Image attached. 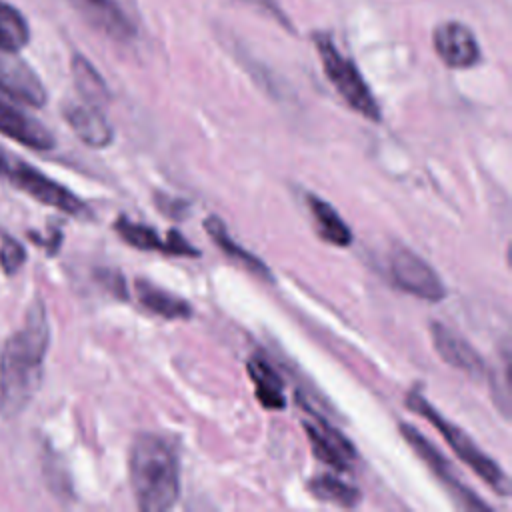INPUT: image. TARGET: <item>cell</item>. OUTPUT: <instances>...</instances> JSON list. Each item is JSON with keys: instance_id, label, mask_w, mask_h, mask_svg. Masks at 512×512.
Listing matches in <instances>:
<instances>
[{"instance_id": "obj_1", "label": "cell", "mask_w": 512, "mask_h": 512, "mask_svg": "<svg viewBox=\"0 0 512 512\" xmlns=\"http://www.w3.org/2000/svg\"><path fill=\"white\" fill-rule=\"evenodd\" d=\"M48 344L46 308L36 300L26 312L24 326L6 340L0 354V406L6 414L20 412L36 392Z\"/></svg>"}, {"instance_id": "obj_2", "label": "cell", "mask_w": 512, "mask_h": 512, "mask_svg": "<svg viewBox=\"0 0 512 512\" xmlns=\"http://www.w3.org/2000/svg\"><path fill=\"white\" fill-rule=\"evenodd\" d=\"M130 486L144 512H166L180 496L178 462L172 448L156 434H138L130 448Z\"/></svg>"}, {"instance_id": "obj_3", "label": "cell", "mask_w": 512, "mask_h": 512, "mask_svg": "<svg viewBox=\"0 0 512 512\" xmlns=\"http://www.w3.org/2000/svg\"><path fill=\"white\" fill-rule=\"evenodd\" d=\"M406 406L412 412H418L422 418H426L432 426H436V430L442 434V438L452 446L454 454L474 472L478 474L496 494H500L502 498H506L510 494V482L508 476L504 474V470L498 466V462H494L488 454H484L476 442L456 424H452L450 420L442 418L428 402L426 398L418 392L412 390L406 398Z\"/></svg>"}, {"instance_id": "obj_4", "label": "cell", "mask_w": 512, "mask_h": 512, "mask_svg": "<svg viewBox=\"0 0 512 512\" xmlns=\"http://www.w3.org/2000/svg\"><path fill=\"white\" fill-rule=\"evenodd\" d=\"M314 44H316L318 56L322 60L326 78L336 88V92L346 100V104L350 108H354L358 114H362L364 118H368L372 122H380V118H382L380 106H378L374 94L370 92L368 84L364 82L356 64L336 48V44L332 42V38L328 34L316 32Z\"/></svg>"}, {"instance_id": "obj_5", "label": "cell", "mask_w": 512, "mask_h": 512, "mask_svg": "<svg viewBox=\"0 0 512 512\" xmlns=\"http://www.w3.org/2000/svg\"><path fill=\"white\" fill-rule=\"evenodd\" d=\"M390 274L394 284L428 302H438L442 298H446V286L442 282V278L436 274V270L422 260L416 252L404 248V246H396L390 254Z\"/></svg>"}, {"instance_id": "obj_6", "label": "cell", "mask_w": 512, "mask_h": 512, "mask_svg": "<svg viewBox=\"0 0 512 512\" xmlns=\"http://www.w3.org/2000/svg\"><path fill=\"white\" fill-rule=\"evenodd\" d=\"M14 186H18L22 192L32 196L34 200L54 206L70 216H84L86 214V204L74 196L68 188L58 184L56 180L48 178L40 170L22 164V162H12L8 174H6Z\"/></svg>"}, {"instance_id": "obj_7", "label": "cell", "mask_w": 512, "mask_h": 512, "mask_svg": "<svg viewBox=\"0 0 512 512\" xmlns=\"http://www.w3.org/2000/svg\"><path fill=\"white\" fill-rule=\"evenodd\" d=\"M400 432L406 438V442L414 448V452L428 464V468L438 476V480L448 488L450 496L458 502V506L468 510H490L486 502L476 498L472 490H468L464 484L458 482V476L454 474L452 466L446 462V458L410 424H400Z\"/></svg>"}, {"instance_id": "obj_8", "label": "cell", "mask_w": 512, "mask_h": 512, "mask_svg": "<svg viewBox=\"0 0 512 512\" xmlns=\"http://www.w3.org/2000/svg\"><path fill=\"white\" fill-rule=\"evenodd\" d=\"M434 50L448 68L464 70L480 62V46L476 42V36L462 22L450 20L436 26Z\"/></svg>"}, {"instance_id": "obj_9", "label": "cell", "mask_w": 512, "mask_h": 512, "mask_svg": "<svg viewBox=\"0 0 512 512\" xmlns=\"http://www.w3.org/2000/svg\"><path fill=\"white\" fill-rule=\"evenodd\" d=\"M114 230L120 234V238L138 248V250H146V252H164L170 256H200V250L194 248L192 244L186 242V238L178 232V230H170L166 234V238H162L152 226L146 224H138L132 222L124 216H120L114 224Z\"/></svg>"}, {"instance_id": "obj_10", "label": "cell", "mask_w": 512, "mask_h": 512, "mask_svg": "<svg viewBox=\"0 0 512 512\" xmlns=\"http://www.w3.org/2000/svg\"><path fill=\"white\" fill-rule=\"evenodd\" d=\"M0 134L32 150L54 148L52 132L34 116L22 112L16 104L10 102V98L2 94H0Z\"/></svg>"}, {"instance_id": "obj_11", "label": "cell", "mask_w": 512, "mask_h": 512, "mask_svg": "<svg viewBox=\"0 0 512 512\" xmlns=\"http://www.w3.org/2000/svg\"><path fill=\"white\" fill-rule=\"evenodd\" d=\"M0 94L34 108L46 104V90L34 70L12 56L0 58Z\"/></svg>"}, {"instance_id": "obj_12", "label": "cell", "mask_w": 512, "mask_h": 512, "mask_svg": "<svg viewBox=\"0 0 512 512\" xmlns=\"http://www.w3.org/2000/svg\"><path fill=\"white\" fill-rule=\"evenodd\" d=\"M430 334H432V342L438 356L446 364L454 366L460 372H466L472 378H480L484 374L486 364L480 358V354L452 328L444 326L442 322H432Z\"/></svg>"}, {"instance_id": "obj_13", "label": "cell", "mask_w": 512, "mask_h": 512, "mask_svg": "<svg viewBox=\"0 0 512 512\" xmlns=\"http://www.w3.org/2000/svg\"><path fill=\"white\" fill-rule=\"evenodd\" d=\"M304 430L308 434L314 454L324 464L336 468L338 472L350 470V464L354 462V446L346 440L344 434H340L322 418H316L314 422H304Z\"/></svg>"}, {"instance_id": "obj_14", "label": "cell", "mask_w": 512, "mask_h": 512, "mask_svg": "<svg viewBox=\"0 0 512 512\" xmlns=\"http://www.w3.org/2000/svg\"><path fill=\"white\" fill-rule=\"evenodd\" d=\"M72 4L96 30L112 40L128 42L136 32L116 0H72Z\"/></svg>"}, {"instance_id": "obj_15", "label": "cell", "mask_w": 512, "mask_h": 512, "mask_svg": "<svg viewBox=\"0 0 512 512\" xmlns=\"http://www.w3.org/2000/svg\"><path fill=\"white\" fill-rule=\"evenodd\" d=\"M64 118L70 124V128L76 132V136L92 146V148H104L112 142L114 130L106 116L100 112V108H94L90 104H68L64 106Z\"/></svg>"}, {"instance_id": "obj_16", "label": "cell", "mask_w": 512, "mask_h": 512, "mask_svg": "<svg viewBox=\"0 0 512 512\" xmlns=\"http://www.w3.org/2000/svg\"><path fill=\"white\" fill-rule=\"evenodd\" d=\"M134 286H136L138 302L146 310H150V312H154L162 318H168V320L190 318L192 316V308L184 298H180V296H176V294H172L164 288H158L152 282L142 280V278H138Z\"/></svg>"}, {"instance_id": "obj_17", "label": "cell", "mask_w": 512, "mask_h": 512, "mask_svg": "<svg viewBox=\"0 0 512 512\" xmlns=\"http://www.w3.org/2000/svg\"><path fill=\"white\" fill-rule=\"evenodd\" d=\"M248 374L254 382L256 398L264 408L270 410H280L286 406V396H284V382L278 376V372L262 358V356H252L248 360Z\"/></svg>"}, {"instance_id": "obj_18", "label": "cell", "mask_w": 512, "mask_h": 512, "mask_svg": "<svg viewBox=\"0 0 512 512\" xmlns=\"http://www.w3.org/2000/svg\"><path fill=\"white\" fill-rule=\"evenodd\" d=\"M306 200H308V208L312 212L318 236L332 246H340V248L350 246L352 230L346 226L342 216L328 202H324L322 198H318L314 194H308Z\"/></svg>"}, {"instance_id": "obj_19", "label": "cell", "mask_w": 512, "mask_h": 512, "mask_svg": "<svg viewBox=\"0 0 512 512\" xmlns=\"http://www.w3.org/2000/svg\"><path fill=\"white\" fill-rule=\"evenodd\" d=\"M204 230L212 236V240L216 242V246L222 248L228 258L236 260L238 264H242L246 270H250V272L256 274V276H262V278H266V280L272 278L268 266H266L258 256H254L252 252H248L246 248H242L240 244H236V242L232 240V236L228 234L226 224H224L218 216H208V218L204 220Z\"/></svg>"}, {"instance_id": "obj_20", "label": "cell", "mask_w": 512, "mask_h": 512, "mask_svg": "<svg viewBox=\"0 0 512 512\" xmlns=\"http://www.w3.org/2000/svg\"><path fill=\"white\" fill-rule=\"evenodd\" d=\"M72 76L76 90L80 92L86 104L94 108H104L110 102V92L104 78L82 54H74L72 58Z\"/></svg>"}, {"instance_id": "obj_21", "label": "cell", "mask_w": 512, "mask_h": 512, "mask_svg": "<svg viewBox=\"0 0 512 512\" xmlns=\"http://www.w3.org/2000/svg\"><path fill=\"white\" fill-rule=\"evenodd\" d=\"M306 488L316 500L330 502V504H336V506H342V508H352L360 502L358 488L340 480L334 474L314 476V478H310Z\"/></svg>"}, {"instance_id": "obj_22", "label": "cell", "mask_w": 512, "mask_h": 512, "mask_svg": "<svg viewBox=\"0 0 512 512\" xmlns=\"http://www.w3.org/2000/svg\"><path fill=\"white\" fill-rule=\"evenodd\" d=\"M30 40L26 18L8 2L0 0V52L14 54Z\"/></svg>"}, {"instance_id": "obj_23", "label": "cell", "mask_w": 512, "mask_h": 512, "mask_svg": "<svg viewBox=\"0 0 512 512\" xmlns=\"http://www.w3.org/2000/svg\"><path fill=\"white\" fill-rule=\"evenodd\" d=\"M24 260H26V252L22 244L10 236L4 238L0 246V268L4 270V274H16L18 268L24 264Z\"/></svg>"}, {"instance_id": "obj_24", "label": "cell", "mask_w": 512, "mask_h": 512, "mask_svg": "<svg viewBox=\"0 0 512 512\" xmlns=\"http://www.w3.org/2000/svg\"><path fill=\"white\" fill-rule=\"evenodd\" d=\"M10 166H12V162H10L8 154L0 148V174H2V176H6V174H8V170H10Z\"/></svg>"}]
</instances>
